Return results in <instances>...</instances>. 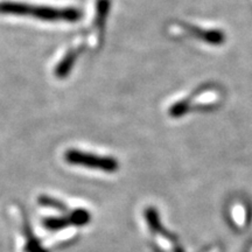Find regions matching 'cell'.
<instances>
[{
  "label": "cell",
  "mask_w": 252,
  "mask_h": 252,
  "mask_svg": "<svg viewBox=\"0 0 252 252\" xmlns=\"http://www.w3.org/2000/svg\"><path fill=\"white\" fill-rule=\"evenodd\" d=\"M0 13L31 15L41 20L48 21H77L81 18V12L76 8H53L46 6H34L24 2L5 1L0 2Z\"/></svg>",
  "instance_id": "6da1fadb"
},
{
  "label": "cell",
  "mask_w": 252,
  "mask_h": 252,
  "mask_svg": "<svg viewBox=\"0 0 252 252\" xmlns=\"http://www.w3.org/2000/svg\"><path fill=\"white\" fill-rule=\"evenodd\" d=\"M65 161L71 165H78L89 167L93 169H98L106 173H113L118 171L119 163L115 158L100 157L97 154L82 152L78 150H69L64 154Z\"/></svg>",
  "instance_id": "7a4b0ae2"
},
{
  "label": "cell",
  "mask_w": 252,
  "mask_h": 252,
  "mask_svg": "<svg viewBox=\"0 0 252 252\" xmlns=\"http://www.w3.org/2000/svg\"><path fill=\"white\" fill-rule=\"evenodd\" d=\"M25 235H26V245H25V251L26 252H48L42 248L40 241L34 236L30 222L25 220Z\"/></svg>",
  "instance_id": "3957f363"
},
{
  "label": "cell",
  "mask_w": 252,
  "mask_h": 252,
  "mask_svg": "<svg viewBox=\"0 0 252 252\" xmlns=\"http://www.w3.org/2000/svg\"><path fill=\"white\" fill-rule=\"evenodd\" d=\"M43 228H46L49 231H58V230L64 229L67 226L71 225L69 217L63 216H56V217H47V219L42 220Z\"/></svg>",
  "instance_id": "277c9868"
},
{
  "label": "cell",
  "mask_w": 252,
  "mask_h": 252,
  "mask_svg": "<svg viewBox=\"0 0 252 252\" xmlns=\"http://www.w3.org/2000/svg\"><path fill=\"white\" fill-rule=\"evenodd\" d=\"M195 33H197L198 37L201 40L206 41L208 43H212V45H220L223 41L225 40L224 34L220 31L216 30H197L195 31Z\"/></svg>",
  "instance_id": "5b68a950"
},
{
  "label": "cell",
  "mask_w": 252,
  "mask_h": 252,
  "mask_svg": "<svg viewBox=\"0 0 252 252\" xmlns=\"http://www.w3.org/2000/svg\"><path fill=\"white\" fill-rule=\"evenodd\" d=\"M37 202H39L40 206L45 208H52V209L58 210L60 213H68V207L67 204L63 203L62 201L58 200V198H54L52 196H48V195H41V196L37 198Z\"/></svg>",
  "instance_id": "8992f818"
},
{
  "label": "cell",
  "mask_w": 252,
  "mask_h": 252,
  "mask_svg": "<svg viewBox=\"0 0 252 252\" xmlns=\"http://www.w3.org/2000/svg\"><path fill=\"white\" fill-rule=\"evenodd\" d=\"M70 224L75 226H84L90 222L91 215L86 209H76L68 215Z\"/></svg>",
  "instance_id": "52a82bcc"
},
{
  "label": "cell",
  "mask_w": 252,
  "mask_h": 252,
  "mask_svg": "<svg viewBox=\"0 0 252 252\" xmlns=\"http://www.w3.org/2000/svg\"><path fill=\"white\" fill-rule=\"evenodd\" d=\"M145 219H146L149 226L153 232H159L160 234V232L163 231L159 215H158L157 210L154 208H147L146 212H145Z\"/></svg>",
  "instance_id": "ba28073f"
}]
</instances>
